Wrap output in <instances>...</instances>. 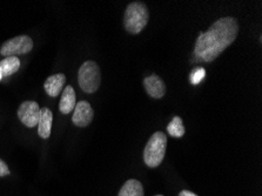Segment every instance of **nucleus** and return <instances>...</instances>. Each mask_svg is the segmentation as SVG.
<instances>
[{
	"instance_id": "8",
	"label": "nucleus",
	"mask_w": 262,
	"mask_h": 196,
	"mask_svg": "<svg viewBox=\"0 0 262 196\" xmlns=\"http://www.w3.org/2000/svg\"><path fill=\"white\" fill-rule=\"evenodd\" d=\"M144 86L147 94L154 99H160L164 97L166 93L165 82L162 81V79L160 77H158L156 74H152L149 75V77L145 78Z\"/></svg>"
},
{
	"instance_id": "9",
	"label": "nucleus",
	"mask_w": 262,
	"mask_h": 196,
	"mask_svg": "<svg viewBox=\"0 0 262 196\" xmlns=\"http://www.w3.org/2000/svg\"><path fill=\"white\" fill-rule=\"evenodd\" d=\"M53 122V114L51 110L47 107L40 108V115H39L38 121V134L41 139H49L51 135V129H52Z\"/></svg>"
},
{
	"instance_id": "4",
	"label": "nucleus",
	"mask_w": 262,
	"mask_h": 196,
	"mask_svg": "<svg viewBox=\"0 0 262 196\" xmlns=\"http://www.w3.org/2000/svg\"><path fill=\"white\" fill-rule=\"evenodd\" d=\"M78 81L81 90L86 93H95L100 87L101 82V72L98 63L92 60L82 63L79 70Z\"/></svg>"
},
{
	"instance_id": "16",
	"label": "nucleus",
	"mask_w": 262,
	"mask_h": 196,
	"mask_svg": "<svg viewBox=\"0 0 262 196\" xmlns=\"http://www.w3.org/2000/svg\"><path fill=\"white\" fill-rule=\"evenodd\" d=\"M10 174V169L5 162L0 159V177H7Z\"/></svg>"
},
{
	"instance_id": "6",
	"label": "nucleus",
	"mask_w": 262,
	"mask_h": 196,
	"mask_svg": "<svg viewBox=\"0 0 262 196\" xmlns=\"http://www.w3.org/2000/svg\"><path fill=\"white\" fill-rule=\"evenodd\" d=\"M40 107L35 101H24L18 108V118L29 128H33L38 125Z\"/></svg>"
},
{
	"instance_id": "19",
	"label": "nucleus",
	"mask_w": 262,
	"mask_h": 196,
	"mask_svg": "<svg viewBox=\"0 0 262 196\" xmlns=\"http://www.w3.org/2000/svg\"><path fill=\"white\" fill-rule=\"evenodd\" d=\"M156 196H162V195H156Z\"/></svg>"
},
{
	"instance_id": "15",
	"label": "nucleus",
	"mask_w": 262,
	"mask_h": 196,
	"mask_svg": "<svg viewBox=\"0 0 262 196\" xmlns=\"http://www.w3.org/2000/svg\"><path fill=\"white\" fill-rule=\"evenodd\" d=\"M205 77H206V71L204 67H196V69H194V71L189 75L190 83H193V85H199Z\"/></svg>"
},
{
	"instance_id": "14",
	"label": "nucleus",
	"mask_w": 262,
	"mask_h": 196,
	"mask_svg": "<svg viewBox=\"0 0 262 196\" xmlns=\"http://www.w3.org/2000/svg\"><path fill=\"white\" fill-rule=\"evenodd\" d=\"M167 132L170 137L173 138H182L185 135V127L182 119L180 117H174L172 121L168 123Z\"/></svg>"
},
{
	"instance_id": "3",
	"label": "nucleus",
	"mask_w": 262,
	"mask_h": 196,
	"mask_svg": "<svg viewBox=\"0 0 262 196\" xmlns=\"http://www.w3.org/2000/svg\"><path fill=\"white\" fill-rule=\"evenodd\" d=\"M167 148V137L162 132H156L149 138L144 150L145 163L150 168H156L162 162Z\"/></svg>"
},
{
	"instance_id": "12",
	"label": "nucleus",
	"mask_w": 262,
	"mask_h": 196,
	"mask_svg": "<svg viewBox=\"0 0 262 196\" xmlns=\"http://www.w3.org/2000/svg\"><path fill=\"white\" fill-rule=\"evenodd\" d=\"M119 196H144V188H142L141 182L134 179L128 180L121 187Z\"/></svg>"
},
{
	"instance_id": "18",
	"label": "nucleus",
	"mask_w": 262,
	"mask_h": 196,
	"mask_svg": "<svg viewBox=\"0 0 262 196\" xmlns=\"http://www.w3.org/2000/svg\"><path fill=\"white\" fill-rule=\"evenodd\" d=\"M3 79V74H2V70H0V80Z\"/></svg>"
},
{
	"instance_id": "5",
	"label": "nucleus",
	"mask_w": 262,
	"mask_h": 196,
	"mask_svg": "<svg viewBox=\"0 0 262 196\" xmlns=\"http://www.w3.org/2000/svg\"><path fill=\"white\" fill-rule=\"evenodd\" d=\"M33 49V40L29 35H19L13 39L4 42L0 49V53L4 57H17V55L26 54Z\"/></svg>"
},
{
	"instance_id": "17",
	"label": "nucleus",
	"mask_w": 262,
	"mask_h": 196,
	"mask_svg": "<svg viewBox=\"0 0 262 196\" xmlns=\"http://www.w3.org/2000/svg\"><path fill=\"white\" fill-rule=\"evenodd\" d=\"M179 196H198V195L192 193V191H189V190H182V191H180Z\"/></svg>"
},
{
	"instance_id": "13",
	"label": "nucleus",
	"mask_w": 262,
	"mask_h": 196,
	"mask_svg": "<svg viewBox=\"0 0 262 196\" xmlns=\"http://www.w3.org/2000/svg\"><path fill=\"white\" fill-rule=\"evenodd\" d=\"M20 69V60L17 57H7L0 61V70H2L3 78L10 77Z\"/></svg>"
},
{
	"instance_id": "7",
	"label": "nucleus",
	"mask_w": 262,
	"mask_h": 196,
	"mask_svg": "<svg viewBox=\"0 0 262 196\" xmlns=\"http://www.w3.org/2000/svg\"><path fill=\"white\" fill-rule=\"evenodd\" d=\"M94 117V112L92 106L87 101H79L74 107V114L72 117V121L75 126L86 127L92 122Z\"/></svg>"
},
{
	"instance_id": "1",
	"label": "nucleus",
	"mask_w": 262,
	"mask_h": 196,
	"mask_svg": "<svg viewBox=\"0 0 262 196\" xmlns=\"http://www.w3.org/2000/svg\"><path fill=\"white\" fill-rule=\"evenodd\" d=\"M239 33L237 21L232 17L216 20L208 31L202 32L196 39L194 57L199 61L212 62L232 45Z\"/></svg>"
},
{
	"instance_id": "2",
	"label": "nucleus",
	"mask_w": 262,
	"mask_h": 196,
	"mask_svg": "<svg viewBox=\"0 0 262 196\" xmlns=\"http://www.w3.org/2000/svg\"><path fill=\"white\" fill-rule=\"evenodd\" d=\"M149 19V12L144 3H130L125 11L124 26L130 34H138L145 29Z\"/></svg>"
},
{
	"instance_id": "11",
	"label": "nucleus",
	"mask_w": 262,
	"mask_h": 196,
	"mask_svg": "<svg viewBox=\"0 0 262 196\" xmlns=\"http://www.w3.org/2000/svg\"><path fill=\"white\" fill-rule=\"evenodd\" d=\"M75 105H77V99H75L74 89L72 86H67L62 91L59 110H60L62 114H70L74 110Z\"/></svg>"
},
{
	"instance_id": "10",
	"label": "nucleus",
	"mask_w": 262,
	"mask_h": 196,
	"mask_svg": "<svg viewBox=\"0 0 262 196\" xmlns=\"http://www.w3.org/2000/svg\"><path fill=\"white\" fill-rule=\"evenodd\" d=\"M65 83H66L65 75L61 73H58V74L51 75V77L46 79L45 83H43V89H45V92L50 95V97L55 98L61 93Z\"/></svg>"
}]
</instances>
